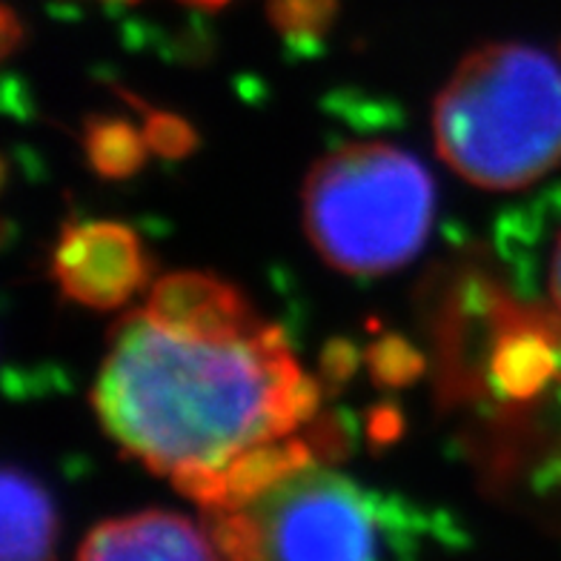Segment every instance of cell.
I'll use <instances>...</instances> for the list:
<instances>
[{
	"instance_id": "6da1fadb",
	"label": "cell",
	"mask_w": 561,
	"mask_h": 561,
	"mask_svg": "<svg viewBox=\"0 0 561 561\" xmlns=\"http://www.w3.org/2000/svg\"><path fill=\"white\" fill-rule=\"evenodd\" d=\"M321 392L278 327L232 284L161 278L110 335L92 404L126 456L181 493L244 453L296 436Z\"/></svg>"
},
{
	"instance_id": "4fadbf2b",
	"label": "cell",
	"mask_w": 561,
	"mask_h": 561,
	"mask_svg": "<svg viewBox=\"0 0 561 561\" xmlns=\"http://www.w3.org/2000/svg\"><path fill=\"white\" fill-rule=\"evenodd\" d=\"M184 3H195V7H224V3H229V0H184Z\"/></svg>"
},
{
	"instance_id": "8fae6325",
	"label": "cell",
	"mask_w": 561,
	"mask_h": 561,
	"mask_svg": "<svg viewBox=\"0 0 561 561\" xmlns=\"http://www.w3.org/2000/svg\"><path fill=\"white\" fill-rule=\"evenodd\" d=\"M18 23H15V12L12 9H3V55H12L15 53V44H18Z\"/></svg>"
},
{
	"instance_id": "8992f818",
	"label": "cell",
	"mask_w": 561,
	"mask_h": 561,
	"mask_svg": "<svg viewBox=\"0 0 561 561\" xmlns=\"http://www.w3.org/2000/svg\"><path fill=\"white\" fill-rule=\"evenodd\" d=\"M78 556L87 561H126L215 559L221 553L207 527L193 525L190 518L167 513V510H147V513L98 525L83 539Z\"/></svg>"
},
{
	"instance_id": "7a4b0ae2",
	"label": "cell",
	"mask_w": 561,
	"mask_h": 561,
	"mask_svg": "<svg viewBox=\"0 0 561 561\" xmlns=\"http://www.w3.org/2000/svg\"><path fill=\"white\" fill-rule=\"evenodd\" d=\"M438 156L484 190H522L561 163V69L525 44L479 46L433 112Z\"/></svg>"
},
{
	"instance_id": "3957f363",
	"label": "cell",
	"mask_w": 561,
	"mask_h": 561,
	"mask_svg": "<svg viewBox=\"0 0 561 561\" xmlns=\"http://www.w3.org/2000/svg\"><path fill=\"white\" fill-rule=\"evenodd\" d=\"M207 530L229 559H378L424 539L413 510L316 461L244 507L207 513Z\"/></svg>"
},
{
	"instance_id": "277c9868",
	"label": "cell",
	"mask_w": 561,
	"mask_h": 561,
	"mask_svg": "<svg viewBox=\"0 0 561 561\" xmlns=\"http://www.w3.org/2000/svg\"><path fill=\"white\" fill-rule=\"evenodd\" d=\"M436 190L427 170L390 144H350L304 181V229L335 270H399L427 241Z\"/></svg>"
},
{
	"instance_id": "ba28073f",
	"label": "cell",
	"mask_w": 561,
	"mask_h": 561,
	"mask_svg": "<svg viewBox=\"0 0 561 561\" xmlns=\"http://www.w3.org/2000/svg\"><path fill=\"white\" fill-rule=\"evenodd\" d=\"M147 135L124 121L95 118L87 129V152L95 172L106 178H124L135 172L147 156Z\"/></svg>"
},
{
	"instance_id": "52a82bcc",
	"label": "cell",
	"mask_w": 561,
	"mask_h": 561,
	"mask_svg": "<svg viewBox=\"0 0 561 561\" xmlns=\"http://www.w3.org/2000/svg\"><path fill=\"white\" fill-rule=\"evenodd\" d=\"M3 530H0V556L15 559H46L53 556L58 539V518L49 493L41 481L18 467L3 470Z\"/></svg>"
},
{
	"instance_id": "5b68a950",
	"label": "cell",
	"mask_w": 561,
	"mask_h": 561,
	"mask_svg": "<svg viewBox=\"0 0 561 561\" xmlns=\"http://www.w3.org/2000/svg\"><path fill=\"white\" fill-rule=\"evenodd\" d=\"M53 275L72 301L92 310H115L147 284L149 259L126 224H72L55 247Z\"/></svg>"
},
{
	"instance_id": "9c48e42d",
	"label": "cell",
	"mask_w": 561,
	"mask_h": 561,
	"mask_svg": "<svg viewBox=\"0 0 561 561\" xmlns=\"http://www.w3.org/2000/svg\"><path fill=\"white\" fill-rule=\"evenodd\" d=\"M339 0H273L270 12L280 35L318 37L330 26Z\"/></svg>"
},
{
	"instance_id": "7c38bea8",
	"label": "cell",
	"mask_w": 561,
	"mask_h": 561,
	"mask_svg": "<svg viewBox=\"0 0 561 561\" xmlns=\"http://www.w3.org/2000/svg\"><path fill=\"white\" fill-rule=\"evenodd\" d=\"M550 293H553L556 307L561 310V236H559V244H556V252H553V264H550Z\"/></svg>"
},
{
	"instance_id": "30bf717a",
	"label": "cell",
	"mask_w": 561,
	"mask_h": 561,
	"mask_svg": "<svg viewBox=\"0 0 561 561\" xmlns=\"http://www.w3.org/2000/svg\"><path fill=\"white\" fill-rule=\"evenodd\" d=\"M144 135H147L149 149H156L167 158H181L195 147L193 129L175 115H167V112H152L147 126H144Z\"/></svg>"
}]
</instances>
